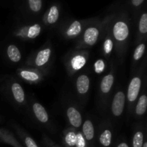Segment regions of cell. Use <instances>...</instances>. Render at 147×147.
Wrapping results in <instances>:
<instances>
[{"label": "cell", "instance_id": "cell-1", "mask_svg": "<svg viewBox=\"0 0 147 147\" xmlns=\"http://www.w3.org/2000/svg\"><path fill=\"white\" fill-rule=\"evenodd\" d=\"M117 72V61L116 58L111 59L109 63V68L101 78L98 89L96 106L99 113L105 116L109 111L111 98L113 92Z\"/></svg>", "mask_w": 147, "mask_h": 147}, {"label": "cell", "instance_id": "cell-2", "mask_svg": "<svg viewBox=\"0 0 147 147\" xmlns=\"http://www.w3.org/2000/svg\"><path fill=\"white\" fill-rule=\"evenodd\" d=\"M111 31L114 42L116 61L122 65L126 58L131 37L130 23L124 17L111 22Z\"/></svg>", "mask_w": 147, "mask_h": 147}, {"label": "cell", "instance_id": "cell-3", "mask_svg": "<svg viewBox=\"0 0 147 147\" xmlns=\"http://www.w3.org/2000/svg\"><path fill=\"white\" fill-rule=\"evenodd\" d=\"M146 57H144L138 68L133 73L130 74L131 79L126 90V109L128 120L131 117L135 103L142 92L144 85L146 82Z\"/></svg>", "mask_w": 147, "mask_h": 147}, {"label": "cell", "instance_id": "cell-4", "mask_svg": "<svg viewBox=\"0 0 147 147\" xmlns=\"http://www.w3.org/2000/svg\"><path fill=\"white\" fill-rule=\"evenodd\" d=\"M54 49L51 41L47 40L45 44L29 55L24 65L32 67L49 74L53 62Z\"/></svg>", "mask_w": 147, "mask_h": 147}, {"label": "cell", "instance_id": "cell-5", "mask_svg": "<svg viewBox=\"0 0 147 147\" xmlns=\"http://www.w3.org/2000/svg\"><path fill=\"white\" fill-rule=\"evenodd\" d=\"M110 22L111 20L106 19L102 22H90L77 40L75 49L88 50L96 45L98 42L102 39L106 27Z\"/></svg>", "mask_w": 147, "mask_h": 147}, {"label": "cell", "instance_id": "cell-6", "mask_svg": "<svg viewBox=\"0 0 147 147\" xmlns=\"http://www.w3.org/2000/svg\"><path fill=\"white\" fill-rule=\"evenodd\" d=\"M27 108L30 116L38 126L50 132L55 131V128L50 113L40 101L31 96L27 99Z\"/></svg>", "mask_w": 147, "mask_h": 147}, {"label": "cell", "instance_id": "cell-7", "mask_svg": "<svg viewBox=\"0 0 147 147\" xmlns=\"http://www.w3.org/2000/svg\"><path fill=\"white\" fill-rule=\"evenodd\" d=\"M90 57V51L86 49H74L65 55L63 62L69 77L78 73L87 64Z\"/></svg>", "mask_w": 147, "mask_h": 147}, {"label": "cell", "instance_id": "cell-8", "mask_svg": "<svg viewBox=\"0 0 147 147\" xmlns=\"http://www.w3.org/2000/svg\"><path fill=\"white\" fill-rule=\"evenodd\" d=\"M80 106L78 102L69 95H66L63 98V111L68 127L80 130L83 121Z\"/></svg>", "mask_w": 147, "mask_h": 147}, {"label": "cell", "instance_id": "cell-9", "mask_svg": "<svg viewBox=\"0 0 147 147\" xmlns=\"http://www.w3.org/2000/svg\"><path fill=\"white\" fill-rule=\"evenodd\" d=\"M5 93L10 101L18 108L27 106V98L21 83L14 78H9L6 80L4 85Z\"/></svg>", "mask_w": 147, "mask_h": 147}, {"label": "cell", "instance_id": "cell-10", "mask_svg": "<svg viewBox=\"0 0 147 147\" xmlns=\"http://www.w3.org/2000/svg\"><path fill=\"white\" fill-rule=\"evenodd\" d=\"M126 90L121 86H116L113 90L109 106L110 119L112 121L118 122L123 116L126 110Z\"/></svg>", "mask_w": 147, "mask_h": 147}, {"label": "cell", "instance_id": "cell-11", "mask_svg": "<svg viewBox=\"0 0 147 147\" xmlns=\"http://www.w3.org/2000/svg\"><path fill=\"white\" fill-rule=\"evenodd\" d=\"M91 88V78L88 71L79 73L74 80V92L76 100L83 106L87 103Z\"/></svg>", "mask_w": 147, "mask_h": 147}, {"label": "cell", "instance_id": "cell-12", "mask_svg": "<svg viewBox=\"0 0 147 147\" xmlns=\"http://www.w3.org/2000/svg\"><path fill=\"white\" fill-rule=\"evenodd\" d=\"M96 136L101 147H111L114 137V126L110 118H105L96 128Z\"/></svg>", "mask_w": 147, "mask_h": 147}, {"label": "cell", "instance_id": "cell-13", "mask_svg": "<svg viewBox=\"0 0 147 147\" xmlns=\"http://www.w3.org/2000/svg\"><path fill=\"white\" fill-rule=\"evenodd\" d=\"M16 74L20 80L30 85L39 84L44 81L48 75L41 70L27 65L19 67L16 71Z\"/></svg>", "mask_w": 147, "mask_h": 147}, {"label": "cell", "instance_id": "cell-14", "mask_svg": "<svg viewBox=\"0 0 147 147\" xmlns=\"http://www.w3.org/2000/svg\"><path fill=\"white\" fill-rule=\"evenodd\" d=\"M42 30V26L38 23L26 24L14 29L12 31V36L21 41H32L40 35Z\"/></svg>", "mask_w": 147, "mask_h": 147}, {"label": "cell", "instance_id": "cell-15", "mask_svg": "<svg viewBox=\"0 0 147 147\" xmlns=\"http://www.w3.org/2000/svg\"><path fill=\"white\" fill-rule=\"evenodd\" d=\"M90 22L82 20H73L71 22L65 25L60 30V34L66 40H78L84 31L85 28Z\"/></svg>", "mask_w": 147, "mask_h": 147}, {"label": "cell", "instance_id": "cell-16", "mask_svg": "<svg viewBox=\"0 0 147 147\" xmlns=\"http://www.w3.org/2000/svg\"><path fill=\"white\" fill-rule=\"evenodd\" d=\"M147 109V95H146V82L144 83L142 92L138 98L134 106L131 116L135 120L142 121L146 114Z\"/></svg>", "mask_w": 147, "mask_h": 147}, {"label": "cell", "instance_id": "cell-17", "mask_svg": "<svg viewBox=\"0 0 147 147\" xmlns=\"http://www.w3.org/2000/svg\"><path fill=\"white\" fill-rule=\"evenodd\" d=\"M111 22L106 27L103 37H102V55L103 58L109 63L111 60L113 53H114V42L111 31Z\"/></svg>", "mask_w": 147, "mask_h": 147}, {"label": "cell", "instance_id": "cell-18", "mask_svg": "<svg viewBox=\"0 0 147 147\" xmlns=\"http://www.w3.org/2000/svg\"><path fill=\"white\" fill-rule=\"evenodd\" d=\"M80 131L83 134L89 147L93 146L96 137V127L93 119L89 115H87L85 119H83Z\"/></svg>", "mask_w": 147, "mask_h": 147}, {"label": "cell", "instance_id": "cell-19", "mask_svg": "<svg viewBox=\"0 0 147 147\" xmlns=\"http://www.w3.org/2000/svg\"><path fill=\"white\" fill-rule=\"evenodd\" d=\"M146 129L145 123L139 121L134 125L133 134L131 138V146L142 147L145 139H146Z\"/></svg>", "mask_w": 147, "mask_h": 147}, {"label": "cell", "instance_id": "cell-20", "mask_svg": "<svg viewBox=\"0 0 147 147\" xmlns=\"http://www.w3.org/2000/svg\"><path fill=\"white\" fill-rule=\"evenodd\" d=\"M11 127L14 129V132H15L16 135L19 138V139L21 140V144L24 147H40L36 143L35 141L34 140V139L18 123L12 121Z\"/></svg>", "mask_w": 147, "mask_h": 147}, {"label": "cell", "instance_id": "cell-21", "mask_svg": "<svg viewBox=\"0 0 147 147\" xmlns=\"http://www.w3.org/2000/svg\"><path fill=\"white\" fill-rule=\"evenodd\" d=\"M146 41H142L135 45V48L132 55L130 74L133 73L138 68L140 63H142L141 60L144 57L145 51H146Z\"/></svg>", "mask_w": 147, "mask_h": 147}, {"label": "cell", "instance_id": "cell-22", "mask_svg": "<svg viewBox=\"0 0 147 147\" xmlns=\"http://www.w3.org/2000/svg\"><path fill=\"white\" fill-rule=\"evenodd\" d=\"M147 39V14L143 13L141 15L137 24V31L136 33L135 45L142 41H146Z\"/></svg>", "mask_w": 147, "mask_h": 147}, {"label": "cell", "instance_id": "cell-23", "mask_svg": "<svg viewBox=\"0 0 147 147\" xmlns=\"http://www.w3.org/2000/svg\"><path fill=\"white\" fill-rule=\"evenodd\" d=\"M0 142L12 147H24L19 142L15 135L5 128H0Z\"/></svg>", "mask_w": 147, "mask_h": 147}, {"label": "cell", "instance_id": "cell-24", "mask_svg": "<svg viewBox=\"0 0 147 147\" xmlns=\"http://www.w3.org/2000/svg\"><path fill=\"white\" fill-rule=\"evenodd\" d=\"M6 57L10 63L17 64L22 60V54L20 49L17 45L14 43H9L6 47L5 50Z\"/></svg>", "mask_w": 147, "mask_h": 147}, {"label": "cell", "instance_id": "cell-25", "mask_svg": "<svg viewBox=\"0 0 147 147\" xmlns=\"http://www.w3.org/2000/svg\"><path fill=\"white\" fill-rule=\"evenodd\" d=\"M78 129L67 127L63 130V142L65 147H76Z\"/></svg>", "mask_w": 147, "mask_h": 147}, {"label": "cell", "instance_id": "cell-26", "mask_svg": "<svg viewBox=\"0 0 147 147\" xmlns=\"http://www.w3.org/2000/svg\"><path fill=\"white\" fill-rule=\"evenodd\" d=\"M60 17V11L57 6H52L43 18V22L47 27L56 24Z\"/></svg>", "mask_w": 147, "mask_h": 147}, {"label": "cell", "instance_id": "cell-27", "mask_svg": "<svg viewBox=\"0 0 147 147\" xmlns=\"http://www.w3.org/2000/svg\"><path fill=\"white\" fill-rule=\"evenodd\" d=\"M108 63L109 62L106 61L104 58H98L96 60L93 65L94 73L97 75L105 74L109 68V65H108Z\"/></svg>", "mask_w": 147, "mask_h": 147}, {"label": "cell", "instance_id": "cell-28", "mask_svg": "<svg viewBox=\"0 0 147 147\" xmlns=\"http://www.w3.org/2000/svg\"><path fill=\"white\" fill-rule=\"evenodd\" d=\"M28 4L32 11L37 13L41 10L42 2V0H28Z\"/></svg>", "mask_w": 147, "mask_h": 147}, {"label": "cell", "instance_id": "cell-29", "mask_svg": "<svg viewBox=\"0 0 147 147\" xmlns=\"http://www.w3.org/2000/svg\"><path fill=\"white\" fill-rule=\"evenodd\" d=\"M76 147H89L80 130H78Z\"/></svg>", "mask_w": 147, "mask_h": 147}, {"label": "cell", "instance_id": "cell-30", "mask_svg": "<svg viewBox=\"0 0 147 147\" xmlns=\"http://www.w3.org/2000/svg\"><path fill=\"white\" fill-rule=\"evenodd\" d=\"M42 142L45 147H60L45 134H42Z\"/></svg>", "mask_w": 147, "mask_h": 147}, {"label": "cell", "instance_id": "cell-31", "mask_svg": "<svg viewBox=\"0 0 147 147\" xmlns=\"http://www.w3.org/2000/svg\"><path fill=\"white\" fill-rule=\"evenodd\" d=\"M115 147H130L125 138H121L116 142Z\"/></svg>", "mask_w": 147, "mask_h": 147}, {"label": "cell", "instance_id": "cell-32", "mask_svg": "<svg viewBox=\"0 0 147 147\" xmlns=\"http://www.w3.org/2000/svg\"><path fill=\"white\" fill-rule=\"evenodd\" d=\"M144 0H132V4L134 7H139L143 3Z\"/></svg>", "mask_w": 147, "mask_h": 147}, {"label": "cell", "instance_id": "cell-33", "mask_svg": "<svg viewBox=\"0 0 147 147\" xmlns=\"http://www.w3.org/2000/svg\"><path fill=\"white\" fill-rule=\"evenodd\" d=\"M142 147H147V139H145V141H144V142L143 146H142Z\"/></svg>", "mask_w": 147, "mask_h": 147}]
</instances>
